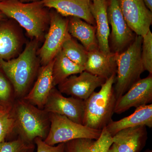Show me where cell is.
Segmentation results:
<instances>
[{"label":"cell","mask_w":152,"mask_h":152,"mask_svg":"<svg viewBox=\"0 0 152 152\" xmlns=\"http://www.w3.org/2000/svg\"><path fill=\"white\" fill-rule=\"evenodd\" d=\"M142 37L136 35L127 48L116 53L117 77L114 90L117 100L140 79L145 71L142 59Z\"/></svg>","instance_id":"obj_5"},{"label":"cell","mask_w":152,"mask_h":152,"mask_svg":"<svg viewBox=\"0 0 152 152\" xmlns=\"http://www.w3.org/2000/svg\"><path fill=\"white\" fill-rule=\"evenodd\" d=\"M45 6L54 9L63 17L80 18L90 24L96 26L91 13V0H42Z\"/></svg>","instance_id":"obj_14"},{"label":"cell","mask_w":152,"mask_h":152,"mask_svg":"<svg viewBox=\"0 0 152 152\" xmlns=\"http://www.w3.org/2000/svg\"><path fill=\"white\" fill-rule=\"evenodd\" d=\"M50 17L48 31L43 45L38 51L42 66L54 59L64 41L70 36L68 31V18L63 17L54 9H50Z\"/></svg>","instance_id":"obj_7"},{"label":"cell","mask_w":152,"mask_h":152,"mask_svg":"<svg viewBox=\"0 0 152 152\" xmlns=\"http://www.w3.org/2000/svg\"><path fill=\"white\" fill-rule=\"evenodd\" d=\"M116 53H106L99 49L88 52L85 71L94 75L107 80L116 75Z\"/></svg>","instance_id":"obj_17"},{"label":"cell","mask_w":152,"mask_h":152,"mask_svg":"<svg viewBox=\"0 0 152 152\" xmlns=\"http://www.w3.org/2000/svg\"><path fill=\"white\" fill-rule=\"evenodd\" d=\"M34 143H28L20 138L0 143V152H34Z\"/></svg>","instance_id":"obj_26"},{"label":"cell","mask_w":152,"mask_h":152,"mask_svg":"<svg viewBox=\"0 0 152 152\" xmlns=\"http://www.w3.org/2000/svg\"><path fill=\"white\" fill-rule=\"evenodd\" d=\"M6 19V17L0 11V22Z\"/></svg>","instance_id":"obj_31"},{"label":"cell","mask_w":152,"mask_h":152,"mask_svg":"<svg viewBox=\"0 0 152 152\" xmlns=\"http://www.w3.org/2000/svg\"><path fill=\"white\" fill-rule=\"evenodd\" d=\"M53 61L54 59L40 69L34 84L23 99L39 109H44L50 92L54 87L52 78Z\"/></svg>","instance_id":"obj_15"},{"label":"cell","mask_w":152,"mask_h":152,"mask_svg":"<svg viewBox=\"0 0 152 152\" xmlns=\"http://www.w3.org/2000/svg\"><path fill=\"white\" fill-rule=\"evenodd\" d=\"M152 75L140 79L117 100L114 113L121 114L131 108L151 104Z\"/></svg>","instance_id":"obj_12"},{"label":"cell","mask_w":152,"mask_h":152,"mask_svg":"<svg viewBox=\"0 0 152 152\" xmlns=\"http://www.w3.org/2000/svg\"><path fill=\"white\" fill-rule=\"evenodd\" d=\"M43 109L48 113L65 116L72 121L83 124L84 101L72 96L66 97L56 87L50 92Z\"/></svg>","instance_id":"obj_10"},{"label":"cell","mask_w":152,"mask_h":152,"mask_svg":"<svg viewBox=\"0 0 152 152\" xmlns=\"http://www.w3.org/2000/svg\"><path fill=\"white\" fill-rule=\"evenodd\" d=\"M107 152H118L116 147L115 144L113 143L112 144V145L111 146L108 151Z\"/></svg>","instance_id":"obj_30"},{"label":"cell","mask_w":152,"mask_h":152,"mask_svg":"<svg viewBox=\"0 0 152 152\" xmlns=\"http://www.w3.org/2000/svg\"><path fill=\"white\" fill-rule=\"evenodd\" d=\"M0 69H1V63H0Z\"/></svg>","instance_id":"obj_36"},{"label":"cell","mask_w":152,"mask_h":152,"mask_svg":"<svg viewBox=\"0 0 152 152\" xmlns=\"http://www.w3.org/2000/svg\"><path fill=\"white\" fill-rule=\"evenodd\" d=\"M15 99L13 87L2 70L0 69V107L10 110Z\"/></svg>","instance_id":"obj_24"},{"label":"cell","mask_w":152,"mask_h":152,"mask_svg":"<svg viewBox=\"0 0 152 152\" xmlns=\"http://www.w3.org/2000/svg\"><path fill=\"white\" fill-rule=\"evenodd\" d=\"M7 111L10 110H5V109L4 108L0 107V113H3V112Z\"/></svg>","instance_id":"obj_33"},{"label":"cell","mask_w":152,"mask_h":152,"mask_svg":"<svg viewBox=\"0 0 152 152\" xmlns=\"http://www.w3.org/2000/svg\"><path fill=\"white\" fill-rule=\"evenodd\" d=\"M142 152H152V151L150 149H148L145 150L144 151Z\"/></svg>","instance_id":"obj_34"},{"label":"cell","mask_w":152,"mask_h":152,"mask_svg":"<svg viewBox=\"0 0 152 152\" xmlns=\"http://www.w3.org/2000/svg\"><path fill=\"white\" fill-rule=\"evenodd\" d=\"M105 79L83 71L79 76L72 75L58 85V89L62 94L85 100L95 89L101 87Z\"/></svg>","instance_id":"obj_11"},{"label":"cell","mask_w":152,"mask_h":152,"mask_svg":"<svg viewBox=\"0 0 152 152\" xmlns=\"http://www.w3.org/2000/svg\"><path fill=\"white\" fill-rule=\"evenodd\" d=\"M10 112L17 138L28 143H34L36 138H46L50 127L49 113L23 99H16Z\"/></svg>","instance_id":"obj_3"},{"label":"cell","mask_w":152,"mask_h":152,"mask_svg":"<svg viewBox=\"0 0 152 152\" xmlns=\"http://www.w3.org/2000/svg\"><path fill=\"white\" fill-rule=\"evenodd\" d=\"M61 50L71 61L84 66L88 59V52L71 35L64 42Z\"/></svg>","instance_id":"obj_23"},{"label":"cell","mask_w":152,"mask_h":152,"mask_svg":"<svg viewBox=\"0 0 152 152\" xmlns=\"http://www.w3.org/2000/svg\"><path fill=\"white\" fill-rule=\"evenodd\" d=\"M20 1L23 3H29L32 2L37 1H41V0H19Z\"/></svg>","instance_id":"obj_32"},{"label":"cell","mask_w":152,"mask_h":152,"mask_svg":"<svg viewBox=\"0 0 152 152\" xmlns=\"http://www.w3.org/2000/svg\"><path fill=\"white\" fill-rule=\"evenodd\" d=\"M23 38L15 24L6 19L0 22V59L8 61L20 53Z\"/></svg>","instance_id":"obj_13"},{"label":"cell","mask_w":152,"mask_h":152,"mask_svg":"<svg viewBox=\"0 0 152 152\" xmlns=\"http://www.w3.org/2000/svg\"><path fill=\"white\" fill-rule=\"evenodd\" d=\"M113 144V137L104 127L97 140L80 138L66 142L65 152H107Z\"/></svg>","instance_id":"obj_21"},{"label":"cell","mask_w":152,"mask_h":152,"mask_svg":"<svg viewBox=\"0 0 152 152\" xmlns=\"http://www.w3.org/2000/svg\"><path fill=\"white\" fill-rule=\"evenodd\" d=\"M141 56L145 71L152 75V34L151 30L142 37Z\"/></svg>","instance_id":"obj_27"},{"label":"cell","mask_w":152,"mask_h":152,"mask_svg":"<svg viewBox=\"0 0 152 152\" xmlns=\"http://www.w3.org/2000/svg\"><path fill=\"white\" fill-rule=\"evenodd\" d=\"M146 126H138L120 131L113 137L118 152H141L148 140Z\"/></svg>","instance_id":"obj_16"},{"label":"cell","mask_w":152,"mask_h":152,"mask_svg":"<svg viewBox=\"0 0 152 152\" xmlns=\"http://www.w3.org/2000/svg\"><path fill=\"white\" fill-rule=\"evenodd\" d=\"M118 4L129 27L136 35L143 37L150 30L152 12L144 0H117Z\"/></svg>","instance_id":"obj_9"},{"label":"cell","mask_w":152,"mask_h":152,"mask_svg":"<svg viewBox=\"0 0 152 152\" xmlns=\"http://www.w3.org/2000/svg\"><path fill=\"white\" fill-rule=\"evenodd\" d=\"M90 9L96 22V35L99 50L109 53L111 51L109 43L110 33L107 13V0L91 1Z\"/></svg>","instance_id":"obj_18"},{"label":"cell","mask_w":152,"mask_h":152,"mask_svg":"<svg viewBox=\"0 0 152 152\" xmlns=\"http://www.w3.org/2000/svg\"><path fill=\"white\" fill-rule=\"evenodd\" d=\"M15 121L10 110L0 113V143L17 138Z\"/></svg>","instance_id":"obj_25"},{"label":"cell","mask_w":152,"mask_h":152,"mask_svg":"<svg viewBox=\"0 0 152 152\" xmlns=\"http://www.w3.org/2000/svg\"><path fill=\"white\" fill-rule=\"evenodd\" d=\"M34 143L37 147V152H65V143L58 144L56 146L50 145L38 137L35 139Z\"/></svg>","instance_id":"obj_28"},{"label":"cell","mask_w":152,"mask_h":152,"mask_svg":"<svg viewBox=\"0 0 152 152\" xmlns=\"http://www.w3.org/2000/svg\"><path fill=\"white\" fill-rule=\"evenodd\" d=\"M141 126L152 127V104L136 108L133 113L119 121L112 120L105 128L106 130L113 137L124 129Z\"/></svg>","instance_id":"obj_19"},{"label":"cell","mask_w":152,"mask_h":152,"mask_svg":"<svg viewBox=\"0 0 152 152\" xmlns=\"http://www.w3.org/2000/svg\"><path fill=\"white\" fill-rule=\"evenodd\" d=\"M84 71V66L71 61L61 50L54 59L52 69L53 86L56 87L70 76L80 74Z\"/></svg>","instance_id":"obj_22"},{"label":"cell","mask_w":152,"mask_h":152,"mask_svg":"<svg viewBox=\"0 0 152 152\" xmlns=\"http://www.w3.org/2000/svg\"><path fill=\"white\" fill-rule=\"evenodd\" d=\"M107 13L111 27V51L120 53L127 48L136 35L125 20L117 0H107Z\"/></svg>","instance_id":"obj_8"},{"label":"cell","mask_w":152,"mask_h":152,"mask_svg":"<svg viewBox=\"0 0 152 152\" xmlns=\"http://www.w3.org/2000/svg\"><path fill=\"white\" fill-rule=\"evenodd\" d=\"M39 41L32 39L16 58L0 59L1 69L13 87L16 99H23L30 91L40 64L37 57Z\"/></svg>","instance_id":"obj_1"},{"label":"cell","mask_w":152,"mask_h":152,"mask_svg":"<svg viewBox=\"0 0 152 152\" xmlns=\"http://www.w3.org/2000/svg\"><path fill=\"white\" fill-rule=\"evenodd\" d=\"M91 1H94V0H91Z\"/></svg>","instance_id":"obj_37"},{"label":"cell","mask_w":152,"mask_h":152,"mask_svg":"<svg viewBox=\"0 0 152 152\" xmlns=\"http://www.w3.org/2000/svg\"><path fill=\"white\" fill-rule=\"evenodd\" d=\"M50 127L44 140L46 143L54 146L75 139L87 138L96 140L102 130L95 129L72 121L65 116L49 113Z\"/></svg>","instance_id":"obj_6"},{"label":"cell","mask_w":152,"mask_h":152,"mask_svg":"<svg viewBox=\"0 0 152 152\" xmlns=\"http://www.w3.org/2000/svg\"><path fill=\"white\" fill-rule=\"evenodd\" d=\"M146 5L152 12V0H144Z\"/></svg>","instance_id":"obj_29"},{"label":"cell","mask_w":152,"mask_h":152,"mask_svg":"<svg viewBox=\"0 0 152 152\" xmlns=\"http://www.w3.org/2000/svg\"><path fill=\"white\" fill-rule=\"evenodd\" d=\"M113 75L101 86L98 92H94L84 101L83 124L95 129L102 130L112 121L116 98L113 85Z\"/></svg>","instance_id":"obj_4"},{"label":"cell","mask_w":152,"mask_h":152,"mask_svg":"<svg viewBox=\"0 0 152 152\" xmlns=\"http://www.w3.org/2000/svg\"><path fill=\"white\" fill-rule=\"evenodd\" d=\"M68 19V31L71 37L80 41L88 52L99 49L96 26L77 17H70Z\"/></svg>","instance_id":"obj_20"},{"label":"cell","mask_w":152,"mask_h":152,"mask_svg":"<svg viewBox=\"0 0 152 152\" xmlns=\"http://www.w3.org/2000/svg\"><path fill=\"white\" fill-rule=\"evenodd\" d=\"M0 11L18 23L32 39H42L50 24V9L42 0L29 3L5 0L0 1Z\"/></svg>","instance_id":"obj_2"},{"label":"cell","mask_w":152,"mask_h":152,"mask_svg":"<svg viewBox=\"0 0 152 152\" xmlns=\"http://www.w3.org/2000/svg\"><path fill=\"white\" fill-rule=\"evenodd\" d=\"M5 1V0H0V1Z\"/></svg>","instance_id":"obj_35"}]
</instances>
